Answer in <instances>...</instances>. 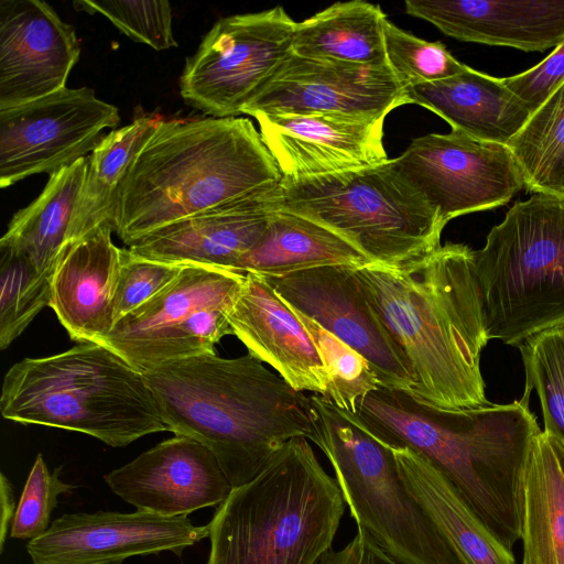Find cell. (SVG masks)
<instances>
[{
  "instance_id": "obj_1",
  "label": "cell",
  "mask_w": 564,
  "mask_h": 564,
  "mask_svg": "<svg viewBox=\"0 0 564 564\" xmlns=\"http://www.w3.org/2000/svg\"><path fill=\"white\" fill-rule=\"evenodd\" d=\"M356 274L410 364L415 402L437 411L489 403L480 371L489 340L473 249L448 242L403 268L371 263Z\"/></svg>"
},
{
  "instance_id": "obj_2",
  "label": "cell",
  "mask_w": 564,
  "mask_h": 564,
  "mask_svg": "<svg viewBox=\"0 0 564 564\" xmlns=\"http://www.w3.org/2000/svg\"><path fill=\"white\" fill-rule=\"evenodd\" d=\"M352 414L388 446L427 458L507 549L521 540L523 475L541 432L529 398L437 411L380 387Z\"/></svg>"
},
{
  "instance_id": "obj_3",
  "label": "cell",
  "mask_w": 564,
  "mask_h": 564,
  "mask_svg": "<svg viewBox=\"0 0 564 564\" xmlns=\"http://www.w3.org/2000/svg\"><path fill=\"white\" fill-rule=\"evenodd\" d=\"M142 373L166 431L208 448L232 488L253 479L292 438L313 437L310 397L249 354H203Z\"/></svg>"
},
{
  "instance_id": "obj_4",
  "label": "cell",
  "mask_w": 564,
  "mask_h": 564,
  "mask_svg": "<svg viewBox=\"0 0 564 564\" xmlns=\"http://www.w3.org/2000/svg\"><path fill=\"white\" fill-rule=\"evenodd\" d=\"M281 180L248 118L163 119L120 186L113 231L129 247L178 220L274 189Z\"/></svg>"
},
{
  "instance_id": "obj_5",
  "label": "cell",
  "mask_w": 564,
  "mask_h": 564,
  "mask_svg": "<svg viewBox=\"0 0 564 564\" xmlns=\"http://www.w3.org/2000/svg\"><path fill=\"white\" fill-rule=\"evenodd\" d=\"M345 506L308 440L292 438L218 506L207 564H315L332 549Z\"/></svg>"
},
{
  "instance_id": "obj_6",
  "label": "cell",
  "mask_w": 564,
  "mask_h": 564,
  "mask_svg": "<svg viewBox=\"0 0 564 564\" xmlns=\"http://www.w3.org/2000/svg\"><path fill=\"white\" fill-rule=\"evenodd\" d=\"M0 411L13 422L80 432L112 447L166 431L142 371L95 341L15 362L3 379Z\"/></svg>"
},
{
  "instance_id": "obj_7",
  "label": "cell",
  "mask_w": 564,
  "mask_h": 564,
  "mask_svg": "<svg viewBox=\"0 0 564 564\" xmlns=\"http://www.w3.org/2000/svg\"><path fill=\"white\" fill-rule=\"evenodd\" d=\"M473 270L488 340L519 347L564 326V197L516 202L473 250Z\"/></svg>"
},
{
  "instance_id": "obj_8",
  "label": "cell",
  "mask_w": 564,
  "mask_h": 564,
  "mask_svg": "<svg viewBox=\"0 0 564 564\" xmlns=\"http://www.w3.org/2000/svg\"><path fill=\"white\" fill-rule=\"evenodd\" d=\"M274 206L334 230L373 263L403 268L438 247L444 225L392 160L359 170L281 180Z\"/></svg>"
},
{
  "instance_id": "obj_9",
  "label": "cell",
  "mask_w": 564,
  "mask_h": 564,
  "mask_svg": "<svg viewBox=\"0 0 564 564\" xmlns=\"http://www.w3.org/2000/svg\"><path fill=\"white\" fill-rule=\"evenodd\" d=\"M312 442L330 463L350 516L401 564H465L403 484L393 454L355 414L310 397Z\"/></svg>"
},
{
  "instance_id": "obj_10",
  "label": "cell",
  "mask_w": 564,
  "mask_h": 564,
  "mask_svg": "<svg viewBox=\"0 0 564 564\" xmlns=\"http://www.w3.org/2000/svg\"><path fill=\"white\" fill-rule=\"evenodd\" d=\"M246 273L185 264L151 300L131 312L98 343L145 371L161 364L215 352L232 335L228 315Z\"/></svg>"
},
{
  "instance_id": "obj_11",
  "label": "cell",
  "mask_w": 564,
  "mask_h": 564,
  "mask_svg": "<svg viewBox=\"0 0 564 564\" xmlns=\"http://www.w3.org/2000/svg\"><path fill=\"white\" fill-rule=\"evenodd\" d=\"M296 23L280 6L218 20L186 58L184 101L214 118L241 115L292 54Z\"/></svg>"
},
{
  "instance_id": "obj_12",
  "label": "cell",
  "mask_w": 564,
  "mask_h": 564,
  "mask_svg": "<svg viewBox=\"0 0 564 564\" xmlns=\"http://www.w3.org/2000/svg\"><path fill=\"white\" fill-rule=\"evenodd\" d=\"M392 162L444 226L455 217L506 205L524 188L507 145L453 130L414 139Z\"/></svg>"
},
{
  "instance_id": "obj_13",
  "label": "cell",
  "mask_w": 564,
  "mask_h": 564,
  "mask_svg": "<svg viewBox=\"0 0 564 564\" xmlns=\"http://www.w3.org/2000/svg\"><path fill=\"white\" fill-rule=\"evenodd\" d=\"M118 108L89 87L63 88L0 110V187L53 174L90 154L101 132L116 128Z\"/></svg>"
},
{
  "instance_id": "obj_14",
  "label": "cell",
  "mask_w": 564,
  "mask_h": 564,
  "mask_svg": "<svg viewBox=\"0 0 564 564\" xmlns=\"http://www.w3.org/2000/svg\"><path fill=\"white\" fill-rule=\"evenodd\" d=\"M262 276L289 307L362 356L381 387L412 395L415 378L410 364L366 294L356 268L326 265Z\"/></svg>"
},
{
  "instance_id": "obj_15",
  "label": "cell",
  "mask_w": 564,
  "mask_h": 564,
  "mask_svg": "<svg viewBox=\"0 0 564 564\" xmlns=\"http://www.w3.org/2000/svg\"><path fill=\"white\" fill-rule=\"evenodd\" d=\"M409 104L387 63L352 64L291 54L241 113H337L387 117Z\"/></svg>"
},
{
  "instance_id": "obj_16",
  "label": "cell",
  "mask_w": 564,
  "mask_h": 564,
  "mask_svg": "<svg viewBox=\"0 0 564 564\" xmlns=\"http://www.w3.org/2000/svg\"><path fill=\"white\" fill-rule=\"evenodd\" d=\"M209 536V527L187 516L165 517L137 510L65 513L28 542L33 564H122L137 555L183 551Z\"/></svg>"
},
{
  "instance_id": "obj_17",
  "label": "cell",
  "mask_w": 564,
  "mask_h": 564,
  "mask_svg": "<svg viewBox=\"0 0 564 564\" xmlns=\"http://www.w3.org/2000/svg\"><path fill=\"white\" fill-rule=\"evenodd\" d=\"M283 181L316 177L388 162L386 117L337 113L251 115Z\"/></svg>"
},
{
  "instance_id": "obj_18",
  "label": "cell",
  "mask_w": 564,
  "mask_h": 564,
  "mask_svg": "<svg viewBox=\"0 0 564 564\" xmlns=\"http://www.w3.org/2000/svg\"><path fill=\"white\" fill-rule=\"evenodd\" d=\"M80 56L75 29L41 0L0 2V110L66 87Z\"/></svg>"
},
{
  "instance_id": "obj_19",
  "label": "cell",
  "mask_w": 564,
  "mask_h": 564,
  "mask_svg": "<svg viewBox=\"0 0 564 564\" xmlns=\"http://www.w3.org/2000/svg\"><path fill=\"white\" fill-rule=\"evenodd\" d=\"M104 479L137 510L165 517L219 506L232 489L214 454L183 435L159 443Z\"/></svg>"
},
{
  "instance_id": "obj_20",
  "label": "cell",
  "mask_w": 564,
  "mask_h": 564,
  "mask_svg": "<svg viewBox=\"0 0 564 564\" xmlns=\"http://www.w3.org/2000/svg\"><path fill=\"white\" fill-rule=\"evenodd\" d=\"M276 188L178 220L128 248L151 260L237 271L268 227Z\"/></svg>"
},
{
  "instance_id": "obj_21",
  "label": "cell",
  "mask_w": 564,
  "mask_h": 564,
  "mask_svg": "<svg viewBox=\"0 0 564 564\" xmlns=\"http://www.w3.org/2000/svg\"><path fill=\"white\" fill-rule=\"evenodd\" d=\"M228 321L249 355L270 365L295 390L326 397L330 380L313 339L262 275L246 273Z\"/></svg>"
},
{
  "instance_id": "obj_22",
  "label": "cell",
  "mask_w": 564,
  "mask_h": 564,
  "mask_svg": "<svg viewBox=\"0 0 564 564\" xmlns=\"http://www.w3.org/2000/svg\"><path fill=\"white\" fill-rule=\"evenodd\" d=\"M408 14L464 42L544 52L564 40V0H408Z\"/></svg>"
},
{
  "instance_id": "obj_23",
  "label": "cell",
  "mask_w": 564,
  "mask_h": 564,
  "mask_svg": "<svg viewBox=\"0 0 564 564\" xmlns=\"http://www.w3.org/2000/svg\"><path fill=\"white\" fill-rule=\"evenodd\" d=\"M112 231L105 225L67 246L52 276L50 307L77 343H98L115 326L120 248Z\"/></svg>"
},
{
  "instance_id": "obj_24",
  "label": "cell",
  "mask_w": 564,
  "mask_h": 564,
  "mask_svg": "<svg viewBox=\"0 0 564 564\" xmlns=\"http://www.w3.org/2000/svg\"><path fill=\"white\" fill-rule=\"evenodd\" d=\"M405 96L409 104L443 118L453 131L507 147L532 115L502 78L467 65L453 77L408 86Z\"/></svg>"
},
{
  "instance_id": "obj_25",
  "label": "cell",
  "mask_w": 564,
  "mask_h": 564,
  "mask_svg": "<svg viewBox=\"0 0 564 564\" xmlns=\"http://www.w3.org/2000/svg\"><path fill=\"white\" fill-rule=\"evenodd\" d=\"M389 447L406 489L465 564H517L512 550L494 535L436 466L409 447Z\"/></svg>"
},
{
  "instance_id": "obj_26",
  "label": "cell",
  "mask_w": 564,
  "mask_h": 564,
  "mask_svg": "<svg viewBox=\"0 0 564 564\" xmlns=\"http://www.w3.org/2000/svg\"><path fill=\"white\" fill-rule=\"evenodd\" d=\"M371 263L334 230L274 206L262 238L240 260L237 271L269 276L326 265L361 268Z\"/></svg>"
},
{
  "instance_id": "obj_27",
  "label": "cell",
  "mask_w": 564,
  "mask_h": 564,
  "mask_svg": "<svg viewBox=\"0 0 564 564\" xmlns=\"http://www.w3.org/2000/svg\"><path fill=\"white\" fill-rule=\"evenodd\" d=\"M522 564H564V445L541 431L522 487Z\"/></svg>"
},
{
  "instance_id": "obj_28",
  "label": "cell",
  "mask_w": 564,
  "mask_h": 564,
  "mask_svg": "<svg viewBox=\"0 0 564 564\" xmlns=\"http://www.w3.org/2000/svg\"><path fill=\"white\" fill-rule=\"evenodd\" d=\"M87 159L50 175L41 194L18 210L0 239L7 247L25 258L39 273L52 279L55 267L70 245L72 219L82 188Z\"/></svg>"
},
{
  "instance_id": "obj_29",
  "label": "cell",
  "mask_w": 564,
  "mask_h": 564,
  "mask_svg": "<svg viewBox=\"0 0 564 564\" xmlns=\"http://www.w3.org/2000/svg\"><path fill=\"white\" fill-rule=\"evenodd\" d=\"M162 120L160 115L137 116L129 124L104 135L86 156L85 177L72 219L70 243L101 226L113 228L120 186L135 156Z\"/></svg>"
},
{
  "instance_id": "obj_30",
  "label": "cell",
  "mask_w": 564,
  "mask_h": 564,
  "mask_svg": "<svg viewBox=\"0 0 564 564\" xmlns=\"http://www.w3.org/2000/svg\"><path fill=\"white\" fill-rule=\"evenodd\" d=\"M386 14L361 0L337 2L296 23L292 53L304 58L352 64L386 62Z\"/></svg>"
},
{
  "instance_id": "obj_31",
  "label": "cell",
  "mask_w": 564,
  "mask_h": 564,
  "mask_svg": "<svg viewBox=\"0 0 564 564\" xmlns=\"http://www.w3.org/2000/svg\"><path fill=\"white\" fill-rule=\"evenodd\" d=\"M524 372L523 395L535 389L544 432L564 445V326L542 332L519 346Z\"/></svg>"
},
{
  "instance_id": "obj_32",
  "label": "cell",
  "mask_w": 564,
  "mask_h": 564,
  "mask_svg": "<svg viewBox=\"0 0 564 564\" xmlns=\"http://www.w3.org/2000/svg\"><path fill=\"white\" fill-rule=\"evenodd\" d=\"M52 279L25 258L0 247V348H8L51 303Z\"/></svg>"
},
{
  "instance_id": "obj_33",
  "label": "cell",
  "mask_w": 564,
  "mask_h": 564,
  "mask_svg": "<svg viewBox=\"0 0 564 564\" xmlns=\"http://www.w3.org/2000/svg\"><path fill=\"white\" fill-rule=\"evenodd\" d=\"M292 311L308 332L329 376L330 382L325 399L341 410L355 413L358 402L381 387L372 368L347 344L304 314Z\"/></svg>"
},
{
  "instance_id": "obj_34",
  "label": "cell",
  "mask_w": 564,
  "mask_h": 564,
  "mask_svg": "<svg viewBox=\"0 0 564 564\" xmlns=\"http://www.w3.org/2000/svg\"><path fill=\"white\" fill-rule=\"evenodd\" d=\"M383 36L386 62L404 88L453 77L466 66L441 42L422 40L388 20Z\"/></svg>"
},
{
  "instance_id": "obj_35",
  "label": "cell",
  "mask_w": 564,
  "mask_h": 564,
  "mask_svg": "<svg viewBox=\"0 0 564 564\" xmlns=\"http://www.w3.org/2000/svg\"><path fill=\"white\" fill-rule=\"evenodd\" d=\"M78 11L99 13L134 42L156 51L176 47L172 8L169 1H91L73 2Z\"/></svg>"
},
{
  "instance_id": "obj_36",
  "label": "cell",
  "mask_w": 564,
  "mask_h": 564,
  "mask_svg": "<svg viewBox=\"0 0 564 564\" xmlns=\"http://www.w3.org/2000/svg\"><path fill=\"white\" fill-rule=\"evenodd\" d=\"M564 141V83L530 116L509 142L524 186Z\"/></svg>"
},
{
  "instance_id": "obj_37",
  "label": "cell",
  "mask_w": 564,
  "mask_h": 564,
  "mask_svg": "<svg viewBox=\"0 0 564 564\" xmlns=\"http://www.w3.org/2000/svg\"><path fill=\"white\" fill-rule=\"evenodd\" d=\"M59 471L61 467L51 474L42 454L37 455L18 503L11 524V538L31 541L47 531L58 495L75 488L58 478Z\"/></svg>"
},
{
  "instance_id": "obj_38",
  "label": "cell",
  "mask_w": 564,
  "mask_h": 564,
  "mask_svg": "<svg viewBox=\"0 0 564 564\" xmlns=\"http://www.w3.org/2000/svg\"><path fill=\"white\" fill-rule=\"evenodd\" d=\"M184 265L147 259L129 248H120L119 275L113 296L115 324L170 284Z\"/></svg>"
},
{
  "instance_id": "obj_39",
  "label": "cell",
  "mask_w": 564,
  "mask_h": 564,
  "mask_svg": "<svg viewBox=\"0 0 564 564\" xmlns=\"http://www.w3.org/2000/svg\"><path fill=\"white\" fill-rule=\"evenodd\" d=\"M502 80L533 113L564 83V40L532 68Z\"/></svg>"
},
{
  "instance_id": "obj_40",
  "label": "cell",
  "mask_w": 564,
  "mask_h": 564,
  "mask_svg": "<svg viewBox=\"0 0 564 564\" xmlns=\"http://www.w3.org/2000/svg\"><path fill=\"white\" fill-rule=\"evenodd\" d=\"M315 564H401L362 528L343 549L327 551Z\"/></svg>"
},
{
  "instance_id": "obj_41",
  "label": "cell",
  "mask_w": 564,
  "mask_h": 564,
  "mask_svg": "<svg viewBox=\"0 0 564 564\" xmlns=\"http://www.w3.org/2000/svg\"><path fill=\"white\" fill-rule=\"evenodd\" d=\"M524 188L533 194L542 193L564 197V141L542 164Z\"/></svg>"
},
{
  "instance_id": "obj_42",
  "label": "cell",
  "mask_w": 564,
  "mask_h": 564,
  "mask_svg": "<svg viewBox=\"0 0 564 564\" xmlns=\"http://www.w3.org/2000/svg\"><path fill=\"white\" fill-rule=\"evenodd\" d=\"M0 497H1V523H0V552L4 547L9 525L15 516V501L12 486L3 473H1Z\"/></svg>"
}]
</instances>
